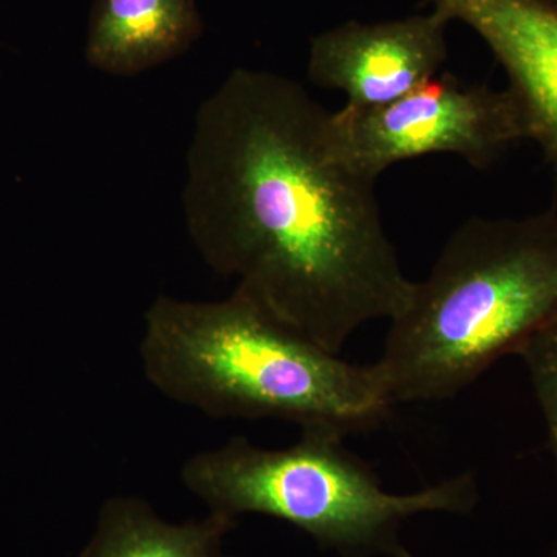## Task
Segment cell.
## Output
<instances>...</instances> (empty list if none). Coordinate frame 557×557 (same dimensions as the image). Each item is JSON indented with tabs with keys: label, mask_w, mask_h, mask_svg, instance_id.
<instances>
[{
	"label": "cell",
	"mask_w": 557,
	"mask_h": 557,
	"mask_svg": "<svg viewBox=\"0 0 557 557\" xmlns=\"http://www.w3.org/2000/svg\"><path fill=\"white\" fill-rule=\"evenodd\" d=\"M327 112L285 76L231 72L197 110L183 212L212 270L339 355L362 325L403 313L413 282L376 180L327 156Z\"/></svg>",
	"instance_id": "cell-1"
},
{
	"label": "cell",
	"mask_w": 557,
	"mask_h": 557,
	"mask_svg": "<svg viewBox=\"0 0 557 557\" xmlns=\"http://www.w3.org/2000/svg\"><path fill=\"white\" fill-rule=\"evenodd\" d=\"M143 373L171 401L214 418L368 431L394 405L379 366L350 364L249 293L190 302L159 296L145 314Z\"/></svg>",
	"instance_id": "cell-2"
},
{
	"label": "cell",
	"mask_w": 557,
	"mask_h": 557,
	"mask_svg": "<svg viewBox=\"0 0 557 557\" xmlns=\"http://www.w3.org/2000/svg\"><path fill=\"white\" fill-rule=\"evenodd\" d=\"M557 314V211L467 220L376 362L392 403L454 397Z\"/></svg>",
	"instance_id": "cell-3"
},
{
	"label": "cell",
	"mask_w": 557,
	"mask_h": 557,
	"mask_svg": "<svg viewBox=\"0 0 557 557\" xmlns=\"http://www.w3.org/2000/svg\"><path fill=\"white\" fill-rule=\"evenodd\" d=\"M346 437L332 428H306L284 449L234 437L189 457L180 479L208 511L234 520L247 515L282 520L341 557H416L399 534L406 520L474 511L479 490L469 472L413 493H388L344 446Z\"/></svg>",
	"instance_id": "cell-4"
},
{
	"label": "cell",
	"mask_w": 557,
	"mask_h": 557,
	"mask_svg": "<svg viewBox=\"0 0 557 557\" xmlns=\"http://www.w3.org/2000/svg\"><path fill=\"white\" fill-rule=\"evenodd\" d=\"M525 138L530 127L515 91L468 86L450 75L434 76L376 108L346 104L324 121L330 159L370 180L429 153H454L486 170Z\"/></svg>",
	"instance_id": "cell-5"
},
{
	"label": "cell",
	"mask_w": 557,
	"mask_h": 557,
	"mask_svg": "<svg viewBox=\"0 0 557 557\" xmlns=\"http://www.w3.org/2000/svg\"><path fill=\"white\" fill-rule=\"evenodd\" d=\"M449 24L435 10L376 24L346 22L311 40L309 79L343 91L351 108L387 104L438 75Z\"/></svg>",
	"instance_id": "cell-6"
},
{
	"label": "cell",
	"mask_w": 557,
	"mask_h": 557,
	"mask_svg": "<svg viewBox=\"0 0 557 557\" xmlns=\"http://www.w3.org/2000/svg\"><path fill=\"white\" fill-rule=\"evenodd\" d=\"M472 28L507 72L534 139L557 164V0H429Z\"/></svg>",
	"instance_id": "cell-7"
},
{
	"label": "cell",
	"mask_w": 557,
	"mask_h": 557,
	"mask_svg": "<svg viewBox=\"0 0 557 557\" xmlns=\"http://www.w3.org/2000/svg\"><path fill=\"white\" fill-rule=\"evenodd\" d=\"M201 30L196 0H97L87 62L108 75H139L182 57Z\"/></svg>",
	"instance_id": "cell-8"
},
{
	"label": "cell",
	"mask_w": 557,
	"mask_h": 557,
	"mask_svg": "<svg viewBox=\"0 0 557 557\" xmlns=\"http://www.w3.org/2000/svg\"><path fill=\"white\" fill-rule=\"evenodd\" d=\"M237 520L208 511L201 519L171 522L145 498L110 497L78 557H231L225 541Z\"/></svg>",
	"instance_id": "cell-9"
},
{
	"label": "cell",
	"mask_w": 557,
	"mask_h": 557,
	"mask_svg": "<svg viewBox=\"0 0 557 557\" xmlns=\"http://www.w3.org/2000/svg\"><path fill=\"white\" fill-rule=\"evenodd\" d=\"M525 362L557 471V314L534 330L516 351Z\"/></svg>",
	"instance_id": "cell-10"
}]
</instances>
